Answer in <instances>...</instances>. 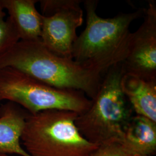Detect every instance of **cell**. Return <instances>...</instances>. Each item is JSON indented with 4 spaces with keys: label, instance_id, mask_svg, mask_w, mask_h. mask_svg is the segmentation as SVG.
I'll list each match as a JSON object with an SVG mask.
<instances>
[{
    "label": "cell",
    "instance_id": "14",
    "mask_svg": "<svg viewBox=\"0 0 156 156\" xmlns=\"http://www.w3.org/2000/svg\"><path fill=\"white\" fill-rule=\"evenodd\" d=\"M0 156H13L11 155H8V154H0Z\"/></svg>",
    "mask_w": 156,
    "mask_h": 156
},
{
    "label": "cell",
    "instance_id": "9",
    "mask_svg": "<svg viewBox=\"0 0 156 156\" xmlns=\"http://www.w3.org/2000/svg\"><path fill=\"white\" fill-rule=\"evenodd\" d=\"M121 87L135 115L156 123V79L124 73Z\"/></svg>",
    "mask_w": 156,
    "mask_h": 156
},
{
    "label": "cell",
    "instance_id": "10",
    "mask_svg": "<svg viewBox=\"0 0 156 156\" xmlns=\"http://www.w3.org/2000/svg\"><path fill=\"white\" fill-rule=\"evenodd\" d=\"M16 29L20 40L34 41L41 38L42 15L37 11V0H1Z\"/></svg>",
    "mask_w": 156,
    "mask_h": 156
},
{
    "label": "cell",
    "instance_id": "1",
    "mask_svg": "<svg viewBox=\"0 0 156 156\" xmlns=\"http://www.w3.org/2000/svg\"><path fill=\"white\" fill-rule=\"evenodd\" d=\"M83 4L86 26L73 44L72 58L84 68L103 75L127 56L131 24L144 16L145 8L102 18L97 13L98 1L86 0Z\"/></svg>",
    "mask_w": 156,
    "mask_h": 156
},
{
    "label": "cell",
    "instance_id": "12",
    "mask_svg": "<svg viewBox=\"0 0 156 156\" xmlns=\"http://www.w3.org/2000/svg\"><path fill=\"white\" fill-rule=\"evenodd\" d=\"M6 13L0 0V56L20 41L16 29Z\"/></svg>",
    "mask_w": 156,
    "mask_h": 156
},
{
    "label": "cell",
    "instance_id": "13",
    "mask_svg": "<svg viewBox=\"0 0 156 156\" xmlns=\"http://www.w3.org/2000/svg\"><path fill=\"white\" fill-rule=\"evenodd\" d=\"M91 156H134L124 147L120 140H114L100 145Z\"/></svg>",
    "mask_w": 156,
    "mask_h": 156
},
{
    "label": "cell",
    "instance_id": "3",
    "mask_svg": "<svg viewBox=\"0 0 156 156\" xmlns=\"http://www.w3.org/2000/svg\"><path fill=\"white\" fill-rule=\"evenodd\" d=\"M124 74L122 64L104 73L99 90L88 109L78 115L75 124L86 140L100 145L122 140L134 111L121 87Z\"/></svg>",
    "mask_w": 156,
    "mask_h": 156
},
{
    "label": "cell",
    "instance_id": "11",
    "mask_svg": "<svg viewBox=\"0 0 156 156\" xmlns=\"http://www.w3.org/2000/svg\"><path fill=\"white\" fill-rule=\"evenodd\" d=\"M121 142L134 156L153 155L156 151V123L134 115L124 129Z\"/></svg>",
    "mask_w": 156,
    "mask_h": 156
},
{
    "label": "cell",
    "instance_id": "7",
    "mask_svg": "<svg viewBox=\"0 0 156 156\" xmlns=\"http://www.w3.org/2000/svg\"><path fill=\"white\" fill-rule=\"evenodd\" d=\"M81 2L80 0H72L69 5L52 15H42L40 40L57 56L72 58L73 45L78 37L76 30L83 22Z\"/></svg>",
    "mask_w": 156,
    "mask_h": 156
},
{
    "label": "cell",
    "instance_id": "8",
    "mask_svg": "<svg viewBox=\"0 0 156 156\" xmlns=\"http://www.w3.org/2000/svg\"><path fill=\"white\" fill-rule=\"evenodd\" d=\"M29 114L21 106L9 101L0 107V154L31 156L20 144Z\"/></svg>",
    "mask_w": 156,
    "mask_h": 156
},
{
    "label": "cell",
    "instance_id": "4",
    "mask_svg": "<svg viewBox=\"0 0 156 156\" xmlns=\"http://www.w3.org/2000/svg\"><path fill=\"white\" fill-rule=\"evenodd\" d=\"M78 114L51 109L26 119L21 141L31 156H91L100 146L86 140L75 124Z\"/></svg>",
    "mask_w": 156,
    "mask_h": 156
},
{
    "label": "cell",
    "instance_id": "15",
    "mask_svg": "<svg viewBox=\"0 0 156 156\" xmlns=\"http://www.w3.org/2000/svg\"></svg>",
    "mask_w": 156,
    "mask_h": 156
},
{
    "label": "cell",
    "instance_id": "2",
    "mask_svg": "<svg viewBox=\"0 0 156 156\" xmlns=\"http://www.w3.org/2000/svg\"><path fill=\"white\" fill-rule=\"evenodd\" d=\"M6 67L57 89L81 91L90 100L97 94L103 76L72 58L54 54L40 39L20 40L2 54L0 68Z\"/></svg>",
    "mask_w": 156,
    "mask_h": 156
},
{
    "label": "cell",
    "instance_id": "5",
    "mask_svg": "<svg viewBox=\"0 0 156 156\" xmlns=\"http://www.w3.org/2000/svg\"><path fill=\"white\" fill-rule=\"evenodd\" d=\"M21 106L31 115L47 110L86 111L91 100L79 91L57 89L12 67L0 68V101Z\"/></svg>",
    "mask_w": 156,
    "mask_h": 156
},
{
    "label": "cell",
    "instance_id": "6",
    "mask_svg": "<svg viewBox=\"0 0 156 156\" xmlns=\"http://www.w3.org/2000/svg\"><path fill=\"white\" fill-rule=\"evenodd\" d=\"M144 20L132 33L127 56L122 64L124 73L156 79V3L145 8Z\"/></svg>",
    "mask_w": 156,
    "mask_h": 156
}]
</instances>
